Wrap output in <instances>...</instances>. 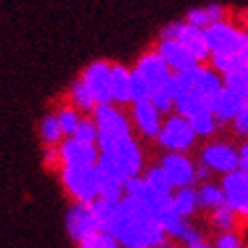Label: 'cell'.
<instances>
[{
    "mask_svg": "<svg viewBox=\"0 0 248 248\" xmlns=\"http://www.w3.org/2000/svg\"><path fill=\"white\" fill-rule=\"evenodd\" d=\"M105 230L119 240L121 248H159L170 238L159 218L131 196L117 202Z\"/></svg>",
    "mask_w": 248,
    "mask_h": 248,
    "instance_id": "cell-1",
    "label": "cell"
},
{
    "mask_svg": "<svg viewBox=\"0 0 248 248\" xmlns=\"http://www.w3.org/2000/svg\"><path fill=\"white\" fill-rule=\"evenodd\" d=\"M59 180L73 202L93 204L101 198V173L97 166H61Z\"/></svg>",
    "mask_w": 248,
    "mask_h": 248,
    "instance_id": "cell-2",
    "label": "cell"
},
{
    "mask_svg": "<svg viewBox=\"0 0 248 248\" xmlns=\"http://www.w3.org/2000/svg\"><path fill=\"white\" fill-rule=\"evenodd\" d=\"M91 115L97 121V127H99V140H97L99 147H103L115 140L127 138V135H133L135 127H133L131 115H127L121 105L99 103Z\"/></svg>",
    "mask_w": 248,
    "mask_h": 248,
    "instance_id": "cell-3",
    "label": "cell"
},
{
    "mask_svg": "<svg viewBox=\"0 0 248 248\" xmlns=\"http://www.w3.org/2000/svg\"><path fill=\"white\" fill-rule=\"evenodd\" d=\"M198 135L192 127V123L188 117H184L180 113H170L164 119V127L157 135V147H162L164 152H184L190 154L196 143H198Z\"/></svg>",
    "mask_w": 248,
    "mask_h": 248,
    "instance_id": "cell-4",
    "label": "cell"
},
{
    "mask_svg": "<svg viewBox=\"0 0 248 248\" xmlns=\"http://www.w3.org/2000/svg\"><path fill=\"white\" fill-rule=\"evenodd\" d=\"M198 162L206 164L214 173H226L240 168V150L236 143L228 140H212L210 138L198 152Z\"/></svg>",
    "mask_w": 248,
    "mask_h": 248,
    "instance_id": "cell-5",
    "label": "cell"
},
{
    "mask_svg": "<svg viewBox=\"0 0 248 248\" xmlns=\"http://www.w3.org/2000/svg\"><path fill=\"white\" fill-rule=\"evenodd\" d=\"M101 154H107L111 159L121 166V170L127 173L129 178L133 176H141L145 166V154L141 150V143L133 138V135H127V138L115 140L103 147H99Z\"/></svg>",
    "mask_w": 248,
    "mask_h": 248,
    "instance_id": "cell-6",
    "label": "cell"
},
{
    "mask_svg": "<svg viewBox=\"0 0 248 248\" xmlns=\"http://www.w3.org/2000/svg\"><path fill=\"white\" fill-rule=\"evenodd\" d=\"M204 32L212 53H240L248 36V31H244L228 18L204 29Z\"/></svg>",
    "mask_w": 248,
    "mask_h": 248,
    "instance_id": "cell-7",
    "label": "cell"
},
{
    "mask_svg": "<svg viewBox=\"0 0 248 248\" xmlns=\"http://www.w3.org/2000/svg\"><path fill=\"white\" fill-rule=\"evenodd\" d=\"M129 115L133 121V127L138 129V133L147 141H155L159 131L164 127V119L166 115L159 111L152 99H143V101H135L129 105Z\"/></svg>",
    "mask_w": 248,
    "mask_h": 248,
    "instance_id": "cell-8",
    "label": "cell"
},
{
    "mask_svg": "<svg viewBox=\"0 0 248 248\" xmlns=\"http://www.w3.org/2000/svg\"><path fill=\"white\" fill-rule=\"evenodd\" d=\"M159 166H162L171 180L173 188H186V186H196V166L198 162L184 152H166L159 157Z\"/></svg>",
    "mask_w": 248,
    "mask_h": 248,
    "instance_id": "cell-9",
    "label": "cell"
},
{
    "mask_svg": "<svg viewBox=\"0 0 248 248\" xmlns=\"http://www.w3.org/2000/svg\"><path fill=\"white\" fill-rule=\"evenodd\" d=\"M125 196H131L135 200H140L147 210H152L157 218L171 206V194H164V192L152 188V184L143 176H133L125 182Z\"/></svg>",
    "mask_w": 248,
    "mask_h": 248,
    "instance_id": "cell-10",
    "label": "cell"
},
{
    "mask_svg": "<svg viewBox=\"0 0 248 248\" xmlns=\"http://www.w3.org/2000/svg\"><path fill=\"white\" fill-rule=\"evenodd\" d=\"M133 67L145 77L152 93L157 91V89H162V87H166L170 83L171 75H173V71L166 63V59L157 53V48H150V51L141 53Z\"/></svg>",
    "mask_w": 248,
    "mask_h": 248,
    "instance_id": "cell-11",
    "label": "cell"
},
{
    "mask_svg": "<svg viewBox=\"0 0 248 248\" xmlns=\"http://www.w3.org/2000/svg\"><path fill=\"white\" fill-rule=\"evenodd\" d=\"M111 69H113L111 61L99 59V61L89 63L81 73L83 81L95 95L97 103H113V93H111Z\"/></svg>",
    "mask_w": 248,
    "mask_h": 248,
    "instance_id": "cell-12",
    "label": "cell"
},
{
    "mask_svg": "<svg viewBox=\"0 0 248 248\" xmlns=\"http://www.w3.org/2000/svg\"><path fill=\"white\" fill-rule=\"evenodd\" d=\"M65 230L69 234V238L75 244H79L83 238H87L89 234H93L95 230H101V228H99L89 204L73 202L67 208V214H65Z\"/></svg>",
    "mask_w": 248,
    "mask_h": 248,
    "instance_id": "cell-13",
    "label": "cell"
},
{
    "mask_svg": "<svg viewBox=\"0 0 248 248\" xmlns=\"http://www.w3.org/2000/svg\"><path fill=\"white\" fill-rule=\"evenodd\" d=\"M220 184L224 188L226 202L236 210L242 220H248V171L238 168L222 176Z\"/></svg>",
    "mask_w": 248,
    "mask_h": 248,
    "instance_id": "cell-14",
    "label": "cell"
},
{
    "mask_svg": "<svg viewBox=\"0 0 248 248\" xmlns=\"http://www.w3.org/2000/svg\"><path fill=\"white\" fill-rule=\"evenodd\" d=\"M63 166H97L101 150L97 143H87L75 138H65L59 143Z\"/></svg>",
    "mask_w": 248,
    "mask_h": 248,
    "instance_id": "cell-15",
    "label": "cell"
},
{
    "mask_svg": "<svg viewBox=\"0 0 248 248\" xmlns=\"http://www.w3.org/2000/svg\"><path fill=\"white\" fill-rule=\"evenodd\" d=\"M157 53L166 59V63L170 65V69L173 73H180V71H188L198 63V59L188 51V46H184L180 41H164V39H157Z\"/></svg>",
    "mask_w": 248,
    "mask_h": 248,
    "instance_id": "cell-16",
    "label": "cell"
},
{
    "mask_svg": "<svg viewBox=\"0 0 248 248\" xmlns=\"http://www.w3.org/2000/svg\"><path fill=\"white\" fill-rule=\"evenodd\" d=\"M176 41H180L184 46H188V51L198 59V63H208L210 57H212L204 29L194 27V24H190L186 18L180 24V32H178Z\"/></svg>",
    "mask_w": 248,
    "mask_h": 248,
    "instance_id": "cell-17",
    "label": "cell"
},
{
    "mask_svg": "<svg viewBox=\"0 0 248 248\" xmlns=\"http://www.w3.org/2000/svg\"><path fill=\"white\" fill-rule=\"evenodd\" d=\"M244 107V99L240 95H236L234 91H230L228 87H224L214 99L212 103V111L218 117V123L220 127H226V125H232L234 117L240 113V109Z\"/></svg>",
    "mask_w": 248,
    "mask_h": 248,
    "instance_id": "cell-18",
    "label": "cell"
},
{
    "mask_svg": "<svg viewBox=\"0 0 248 248\" xmlns=\"http://www.w3.org/2000/svg\"><path fill=\"white\" fill-rule=\"evenodd\" d=\"M111 93H113V103L115 105H131V69L113 63L111 69Z\"/></svg>",
    "mask_w": 248,
    "mask_h": 248,
    "instance_id": "cell-19",
    "label": "cell"
},
{
    "mask_svg": "<svg viewBox=\"0 0 248 248\" xmlns=\"http://www.w3.org/2000/svg\"><path fill=\"white\" fill-rule=\"evenodd\" d=\"M228 18V8L224 4H218V2H210V4H204V6H196V8H190L186 12V20L194 27H200V29H208L212 24L220 22Z\"/></svg>",
    "mask_w": 248,
    "mask_h": 248,
    "instance_id": "cell-20",
    "label": "cell"
},
{
    "mask_svg": "<svg viewBox=\"0 0 248 248\" xmlns=\"http://www.w3.org/2000/svg\"><path fill=\"white\" fill-rule=\"evenodd\" d=\"M173 212L184 218H194L200 210V198H198V186H186V188H176L171 194V206Z\"/></svg>",
    "mask_w": 248,
    "mask_h": 248,
    "instance_id": "cell-21",
    "label": "cell"
},
{
    "mask_svg": "<svg viewBox=\"0 0 248 248\" xmlns=\"http://www.w3.org/2000/svg\"><path fill=\"white\" fill-rule=\"evenodd\" d=\"M67 97H69V103L75 105L83 115H91L95 107L99 105L95 95L91 93V89L87 87V83L83 81V77L79 75L75 81H71L69 85V91H67Z\"/></svg>",
    "mask_w": 248,
    "mask_h": 248,
    "instance_id": "cell-22",
    "label": "cell"
},
{
    "mask_svg": "<svg viewBox=\"0 0 248 248\" xmlns=\"http://www.w3.org/2000/svg\"><path fill=\"white\" fill-rule=\"evenodd\" d=\"M198 198H200V210H204L208 214L226 204L224 188H222V184H216L214 180L198 186Z\"/></svg>",
    "mask_w": 248,
    "mask_h": 248,
    "instance_id": "cell-23",
    "label": "cell"
},
{
    "mask_svg": "<svg viewBox=\"0 0 248 248\" xmlns=\"http://www.w3.org/2000/svg\"><path fill=\"white\" fill-rule=\"evenodd\" d=\"M238 220H240V216L236 214V210L226 202L224 206H220V208L210 212V228L218 234L220 232H232V230H236Z\"/></svg>",
    "mask_w": 248,
    "mask_h": 248,
    "instance_id": "cell-24",
    "label": "cell"
},
{
    "mask_svg": "<svg viewBox=\"0 0 248 248\" xmlns=\"http://www.w3.org/2000/svg\"><path fill=\"white\" fill-rule=\"evenodd\" d=\"M190 123H192V127L196 131V135L200 140H210V138H214V135L222 129L220 127V123H218V117L212 109H202L200 113H196L190 117Z\"/></svg>",
    "mask_w": 248,
    "mask_h": 248,
    "instance_id": "cell-25",
    "label": "cell"
},
{
    "mask_svg": "<svg viewBox=\"0 0 248 248\" xmlns=\"http://www.w3.org/2000/svg\"><path fill=\"white\" fill-rule=\"evenodd\" d=\"M208 63L212 65L222 77L248 67V63L244 61V57L240 53H212Z\"/></svg>",
    "mask_w": 248,
    "mask_h": 248,
    "instance_id": "cell-26",
    "label": "cell"
},
{
    "mask_svg": "<svg viewBox=\"0 0 248 248\" xmlns=\"http://www.w3.org/2000/svg\"><path fill=\"white\" fill-rule=\"evenodd\" d=\"M39 138L45 145H59L61 141L65 140V133L61 129V123L57 113H45L41 123H39Z\"/></svg>",
    "mask_w": 248,
    "mask_h": 248,
    "instance_id": "cell-27",
    "label": "cell"
},
{
    "mask_svg": "<svg viewBox=\"0 0 248 248\" xmlns=\"http://www.w3.org/2000/svg\"><path fill=\"white\" fill-rule=\"evenodd\" d=\"M57 117H59V123H61V129H63L65 133V138H71L73 133H75V129L79 127V123L83 119V113L81 111L73 105V103H63V105H59L57 107Z\"/></svg>",
    "mask_w": 248,
    "mask_h": 248,
    "instance_id": "cell-28",
    "label": "cell"
},
{
    "mask_svg": "<svg viewBox=\"0 0 248 248\" xmlns=\"http://www.w3.org/2000/svg\"><path fill=\"white\" fill-rule=\"evenodd\" d=\"M141 176L152 184V188H155V190H159V192H164V194H173V184H171V180L168 178V173H166V170L159 166V164H154V166H147L145 170H143V173Z\"/></svg>",
    "mask_w": 248,
    "mask_h": 248,
    "instance_id": "cell-29",
    "label": "cell"
},
{
    "mask_svg": "<svg viewBox=\"0 0 248 248\" xmlns=\"http://www.w3.org/2000/svg\"><path fill=\"white\" fill-rule=\"evenodd\" d=\"M77 248H121V244L113 234H109L107 230H95L87 238H83L77 244Z\"/></svg>",
    "mask_w": 248,
    "mask_h": 248,
    "instance_id": "cell-30",
    "label": "cell"
},
{
    "mask_svg": "<svg viewBox=\"0 0 248 248\" xmlns=\"http://www.w3.org/2000/svg\"><path fill=\"white\" fill-rule=\"evenodd\" d=\"M224 87L240 95L244 103H248V67L236 73H230V75H224Z\"/></svg>",
    "mask_w": 248,
    "mask_h": 248,
    "instance_id": "cell-31",
    "label": "cell"
},
{
    "mask_svg": "<svg viewBox=\"0 0 248 248\" xmlns=\"http://www.w3.org/2000/svg\"><path fill=\"white\" fill-rule=\"evenodd\" d=\"M71 138L87 141V143H97V140H99V127H97V121L93 119V115H83L79 127L75 129V133H73Z\"/></svg>",
    "mask_w": 248,
    "mask_h": 248,
    "instance_id": "cell-32",
    "label": "cell"
},
{
    "mask_svg": "<svg viewBox=\"0 0 248 248\" xmlns=\"http://www.w3.org/2000/svg\"><path fill=\"white\" fill-rule=\"evenodd\" d=\"M152 97V89L147 85L145 77L138 69H131V103L135 101H143V99H150Z\"/></svg>",
    "mask_w": 248,
    "mask_h": 248,
    "instance_id": "cell-33",
    "label": "cell"
},
{
    "mask_svg": "<svg viewBox=\"0 0 248 248\" xmlns=\"http://www.w3.org/2000/svg\"><path fill=\"white\" fill-rule=\"evenodd\" d=\"M150 99H152V103H154L159 111H162L164 115L173 113V109H176V97H173V93L170 91V87H168V85L162 87V89L154 91Z\"/></svg>",
    "mask_w": 248,
    "mask_h": 248,
    "instance_id": "cell-34",
    "label": "cell"
},
{
    "mask_svg": "<svg viewBox=\"0 0 248 248\" xmlns=\"http://www.w3.org/2000/svg\"><path fill=\"white\" fill-rule=\"evenodd\" d=\"M230 127H232L234 135H238L240 140H248V103H244V107L240 109V113L234 117Z\"/></svg>",
    "mask_w": 248,
    "mask_h": 248,
    "instance_id": "cell-35",
    "label": "cell"
},
{
    "mask_svg": "<svg viewBox=\"0 0 248 248\" xmlns=\"http://www.w3.org/2000/svg\"><path fill=\"white\" fill-rule=\"evenodd\" d=\"M216 248H244L242 244V238H240V234L236 230H232V232H220L216 240H214Z\"/></svg>",
    "mask_w": 248,
    "mask_h": 248,
    "instance_id": "cell-36",
    "label": "cell"
},
{
    "mask_svg": "<svg viewBox=\"0 0 248 248\" xmlns=\"http://www.w3.org/2000/svg\"><path fill=\"white\" fill-rule=\"evenodd\" d=\"M43 164L48 170H61L63 162H61V152H59V145H45L43 150Z\"/></svg>",
    "mask_w": 248,
    "mask_h": 248,
    "instance_id": "cell-37",
    "label": "cell"
},
{
    "mask_svg": "<svg viewBox=\"0 0 248 248\" xmlns=\"http://www.w3.org/2000/svg\"><path fill=\"white\" fill-rule=\"evenodd\" d=\"M212 178H214V171L210 170L206 164L198 162V166H196V186L206 184V182H212Z\"/></svg>",
    "mask_w": 248,
    "mask_h": 248,
    "instance_id": "cell-38",
    "label": "cell"
},
{
    "mask_svg": "<svg viewBox=\"0 0 248 248\" xmlns=\"http://www.w3.org/2000/svg\"><path fill=\"white\" fill-rule=\"evenodd\" d=\"M238 150H240V170L248 171V140H242Z\"/></svg>",
    "mask_w": 248,
    "mask_h": 248,
    "instance_id": "cell-39",
    "label": "cell"
},
{
    "mask_svg": "<svg viewBox=\"0 0 248 248\" xmlns=\"http://www.w3.org/2000/svg\"><path fill=\"white\" fill-rule=\"evenodd\" d=\"M184 248H216L214 242H210L208 238L202 240V242H196V244H190V246H184Z\"/></svg>",
    "mask_w": 248,
    "mask_h": 248,
    "instance_id": "cell-40",
    "label": "cell"
},
{
    "mask_svg": "<svg viewBox=\"0 0 248 248\" xmlns=\"http://www.w3.org/2000/svg\"><path fill=\"white\" fill-rule=\"evenodd\" d=\"M159 248H180V242H178V240H173V238H168Z\"/></svg>",
    "mask_w": 248,
    "mask_h": 248,
    "instance_id": "cell-41",
    "label": "cell"
},
{
    "mask_svg": "<svg viewBox=\"0 0 248 248\" xmlns=\"http://www.w3.org/2000/svg\"><path fill=\"white\" fill-rule=\"evenodd\" d=\"M240 55L244 57V61L248 63V36H246V41H244V46H242V51H240Z\"/></svg>",
    "mask_w": 248,
    "mask_h": 248,
    "instance_id": "cell-42",
    "label": "cell"
}]
</instances>
